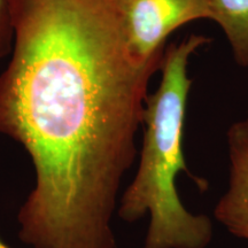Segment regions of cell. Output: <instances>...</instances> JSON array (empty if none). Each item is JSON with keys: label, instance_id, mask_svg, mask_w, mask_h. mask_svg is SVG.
I'll return each instance as SVG.
<instances>
[{"label": "cell", "instance_id": "obj_1", "mask_svg": "<svg viewBox=\"0 0 248 248\" xmlns=\"http://www.w3.org/2000/svg\"><path fill=\"white\" fill-rule=\"evenodd\" d=\"M0 133L24 148L35 184L17 213L32 248H117L113 216L162 54L130 51L114 0H11Z\"/></svg>", "mask_w": 248, "mask_h": 248}, {"label": "cell", "instance_id": "obj_2", "mask_svg": "<svg viewBox=\"0 0 248 248\" xmlns=\"http://www.w3.org/2000/svg\"><path fill=\"white\" fill-rule=\"evenodd\" d=\"M208 43L207 37L191 35L167 46L159 88L145 99L138 168L121 193L116 210L126 223L148 216L142 248H207L214 239L212 218L186 208L177 190L181 172L201 191L209 186L206 179L190 171L184 153L186 108L192 86L188 60Z\"/></svg>", "mask_w": 248, "mask_h": 248}, {"label": "cell", "instance_id": "obj_3", "mask_svg": "<svg viewBox=\"0 0 248 248\" xmlns=\"http://www.w3.org/2000/svg\"><path fill=\"white\" fill-rule=\"evenodd\" d=\"M133 57L148 61L166 49L176 29L199 18L212 20L207 0H114Z\"/></svg>", "mask_w": 248, "mask_h": 248}, {"label": "cell", "instance_id": "obj_4", "mask_svg": "<svg viewBox=\"0 0 248 248\" xmlns=\"http://www.w3.org/2000/svg\"><path fill=\"white\" fill-rule=\"evenodd\" d=\"M228 187L213 215L234 237L248 241V117L232 123L226 131Z\"/></svg>", "mask_w": 248, "mask_h": 248}, {"label": "cell", "instance_id": "obj_5", "mask_svg": "<svg viewBox=\"0 0 248 248\" xmlns=\"http://www.w3.org/2000/svg\"><path fill=\"white\" fill-rule=\"evenodd\" d=\"M212 20L221 26L239 66L248 67V0H207Z\"/></svg>", "mask_w": 248, "mask_h": 248}, {"label": "cell", "instance_id": "obj_6", "mask_svg": "<svg viewBox=\"0 0 248 248\" xmlns=\"http://www.w3.org/2000/svg\"><path fill=\"white\" fill-rule=\"evenodd\" d=\"M14 40L11 0H0V60L11 53Z\"/></svg>", "mask_w": 248, "mask_h": 248}, {"label": "cell", "instance_id": "obj_7", "mask_svg": "<svg viewBox=\"0 0 248 248\" xmlns=\"http://www.w3.org/2000/svg\"><path fill=\"white\" fill-rule=\"evenodd\" d=\"M0 248H9V247L4 243V241L0 239Z\"/></svg>", "mask_w": 248, "mask_h": 248}]
</instances>
